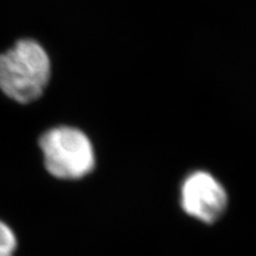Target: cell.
<instances>
[{
	"mask_svg": "<svg viewBox=\"0 0 256 256\" xmlns=\"http://www.w3.org/2000/svg\"><path fill=\"white\" fill-rule=\"evenodd\" d=\"M50 78V60L37 42L19 40L0 55V89L12 100L28 104L43 94Z\"/></svg>",
	"mask_w": 256,
	"mask_h": 256,
	"instance_id": "obj_1",
	"label": "cell"
},
{
	"mask_svg": "<svg viewBox=\"0 0 256 256\" xmlns=\"http://www.w3.org/2000/svg\"><path fill=\"white\" fill-rule=\"evenodd\" d=\"M46 171L55 178L76 180L95 168V151L89 138L74 127H56L40 139Z\"/></svg>",
	"mask_w": 256,
	"mask_h": 256,
	"instance_id": "obj_2",
	"label": "cell"
},
{
	"mask_svg": "<svg viewBox=\"0 0 256 256\" xmlns=\"http://www.w3.org/2000/svg\"><path fill=\"white\" fill-rule=\"evenodd\" d=\"M229 197L218 179L206 171H194L180 186V206L192 218L206 224L218 220L228 208Z\"/></svg>",
	"mask_w": 256,
	"mask_h": 256,
	"instance_id": "obj_3",
	"label": "cell"
},
{
	"mask_svg": "<svg viewBox=\"0 0 256 256\" xmlns=\"http://www.w3.org/2000/svg\"><path fill=\"white\" fill-rule=\"evenodd\" d=\"M17 244V236L14 230L0 220V256H14Z\"/></svg>",
	"mask_w": 256,
	"mask_h": 256,
	"instance_id": "obj_4",
	"label": "cell"
}]
</instances>
